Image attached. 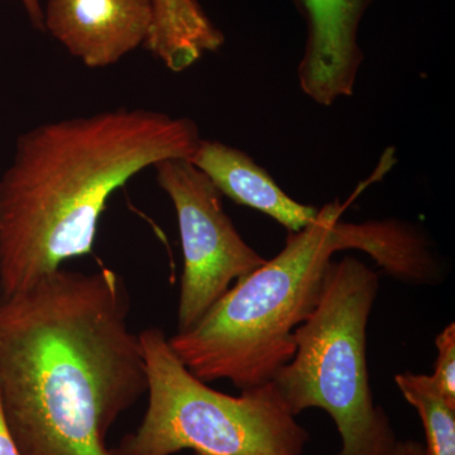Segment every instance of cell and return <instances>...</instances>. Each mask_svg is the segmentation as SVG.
I'll return each instance as SVG.
<instances>
[{"mask_svg": "<svg viewBox=\"0 0 455 455\" xmlns=\"http://www.w3.org/2000/svg\"><path fill=\"white\" fill-rule=\"evenodd\" d=\"M379 291V274L366 263L331 259L315 307L293 333L295 355L274 379L296 418L322 409L333 419L337 455H388L397 442L368 372L367 326Z\"/></svg>", "mask_w": 455, "mask_h": 455, "instance_id": "277c9868", "label": "cell"}, {"mask_svg": "<svg viewBox=\"0 0 455 455\" xmlns=\"http://www.w3.org/2000/svg\"><path fill=\"white\" fill-rule=\"evenodd\" d=\"M372 0H295L307 25L300 88L320 106L350 97L363 53L359 26Z\"/></svg>", "mask_w": 455, "mask_h": 455, "instance_id": "ba28073f", "label": "cell"}, {"mask_svg": "<svg viewBox=\"0 0 455 455\" xmlns=\"http://www.w3.org/2000/svg\"><path fill=\"white\" fill-rule=\"evenodd\" d=\"M343 212L340 202L319 208L309 226L289 232L276 257L236 281L193 328L169 338L196 379H227L241 391L274 381L295 355L293 333L315 307L334 254L372 251L374 221H343Z\"/></svg>", "mask_w": 455, "mask_h": 455, "instance_id": "3957f363", "label": "cell"}, {"mask_svg": "<svg viewBox=\"0 0 455 455\" xmlns=\"http://www.w3.org/2000/svg\"><path fill=\"white\" fill-rule=\"evenodd\" d=\"M395 382L420 416L425 455H455V407L445 401L430 374L398 373Z\"/></svg>", "mask_w": 455, "mask_h": 455, "instance_id": "8fae6325", "label": "cell"}, {"mask_svg": "<svg viewBox=\"0 0 455 455\" xmlns=\"http://www.w3.org/2000/svg\"><path fill=\"white\" fill-rule=\"evenodd\" d=\"M202 140L193 119L124 107L20 134L0 178V293L92 253L109 197L147 167L190 160Z\"/></svg>", "mask_w": 455, "mask_h": 455, "instance_id": "7a4b0ae2", "label": "cell"}, {"mask_svg": "<svg viewBox=\"0 0 455 455\" xmlns=\"http://www.w3.org/2000/svg\"><path fill=\"white\" fill-rule=\"evenodd\" d=\"M44 31L86 68L116 65L145 46L154 25L152 0H47Z\"/></svg>", "mask_w": 455, "mask_h": 455, "instance_id": "52a82bcc", "label": "cell"}, {"mask_svg": "<svg viewBox=\"0 0 455 455\" xmlns=\"http://www.w3.org/2000/svg\"><path fill=\"white\" fill-rule=\"evenodd\" d=\"M190 161L221 196L268 215L289 232H299L309 226L319 212L287 196L250 155L220 140H200Z\"/></svg>", "mask_w": 455, "mask_h": 455, "instance_id": "9c48e42d", "label": "cell"}, {"mask_svg": "<svg viewBox=\"0 0 455 455\" xmlns=\"http://www.w3.org/2000/svg\"><path fill=\"white\" fill-rule=\"evenodd\" d=\"M436 355L434 373L430 374L436 388L449 405L455 407V324L451 323L435 339Z\"/></svg>", "mask_w": 455, "mask_h": 455, "instance_id": "7c38bea8", "label": "cell"}, {"mask_svg": "<svg viewBox=\"0 0 455 455\" xmlns=\"http://www.w3.org/2000/svg\"><path fill=\"white\" fill-rule=\"evenodd\" d=\"M154 25L145 47L169 70L181 73L205 53L217 52L226 38L199 0H152Z\"/></svg>", "mask_w": 455, "mask_h": 455, "instance_id": "30bf717a", "label": "cell"}, {"mask_svg": "<svg viewBox=\"0 0 455 455\" xmlns=\"http://www.w3.org/2000/svg\"><path fill=\"white\" fill-rule=\"evenodd\" d=\"M0 455H22L18 451L13 438H12L7 421H5L4 414H3L2 406H0Z\"/></svg>", "mask_w": 455, "mask_h": 455, "instance_id": "4fadbf2b", "label": "cell"}, {"mask_svg": "<svg viewBox=\"0 0 455 455\" xmlns=\"http://www.w3.org/2000/svg\"><path fill=\"white\" fill-rule=\"evenodd\" d=\"M131 296L114 269L61 267L0 293V406L22 455H123L107 445L148 391Z\"/></svg>", "mask_w": 455, "mask_h": 455, "instance_id": "6da1fadb", "label": "cell"}, {"mask_svg": "<svg viewBox=\"0 0 455 455\" xmlns=\"http://www.w3.org/2000/svg\"><path fill=\"white\" fill-rule=\"evenodd\" d=\"M25 7L29 20L36 29L44 31V9L41 7L40 0H20Z\"/></svg>", "mask_w": 455, "mask_h": 455, "instance_id": "5bb4252c", "label": "cell"}, {"mask_svg": "<svg viewBox=\"0 0 455 455\" xmlns=\"http://www.w3.org/2000/svg\"><path fill=\"white\" fill-rule=\"evenodd\" d=\"M388 455H425L424 445L415 440H397Z\"/></svg>", "mask_w": 455, "mask_h": 455, "instance_id": "9a60e30c", "label": "cell"}, {"mask_svg": "<svg viewBox=\"0 0 455 455\" xmlns=\"http://www.w3.org/2000/svg\"><path fill=\"white\" fill-rule=\"evenodd\" d=\"M148 407L123 455H304L309 431L290 411L274 381L230 396L182 364L161 329L140 333Z\"/></svg>", "mask_w": 455, "mask_h": 455, "instance_id": "5b68a950", "label": "cell"}, {"mask_svg": "<svg viewBox=\"0 0 455 455\" xmlns=\"http://www.w3.org/2000/svg\"><path fill=\"white\" fill-rule=\"evenodd\" d=\"M156 180L178 217L184 271L178 331L193 328L221 296L266 259L242 238L224 211L223 196L188 158L155 164Z\"/></svg>", "mask_w": 455, "mask_h": 455, "instance_id": "8992f818", "label": "cell"}]
</instances>
